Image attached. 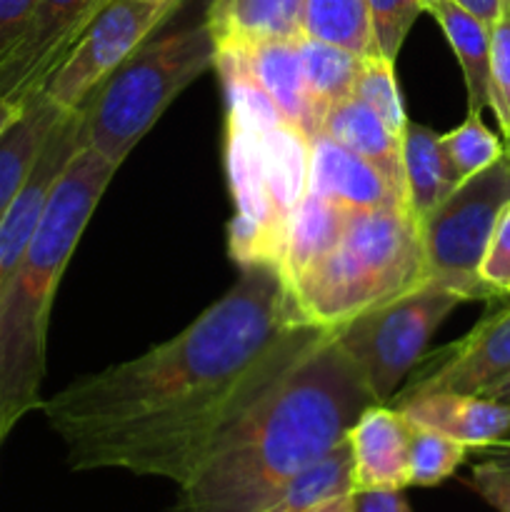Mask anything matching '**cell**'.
Here are the masks:
<instances>
[{
	"instance_id": "obj_7",
	"label": "cell",
	"mask_w": 510,
	"mask_h": 512,
	"mask_svg": "<svg viewBox=\"0 0 510 512\" xmlns=\"http://www.w3.org/2000/svg\"><path fill=\"white\" fill-rule=\"evenodd\" d=\"M460 303L465 298L458 290L428 278L335 328L333 338L353 360L375 403H390L425 358L435 330Z\"/></svg>"
},
{
	"instance_id": "obj_29",
	"label": "cell",
	"mask_w": 510,
	"mask_h": 512,
	"mask_svg": "<svg viewBox=\"0 0 510 512\" xmlns=\"http://www.w3.org/2000/svg\"><path fill=\"white\" fill-rule=\"evenodd\" d=\"M425 13V0H368L375 55L398 58L415 20Z\"/></svg>"
},
{
	"instance_id": "obj_42",
	"label": "cell",
	"mask_w": 510,
	"mask_h": 512,
	"mask_svg": "<svg viewBox=\"0 0 510 512\" xmlns=\"http://www.w3.org/2000/svg\"><path fill=\"white\" fill-rule=\"evenodd\" d=\"M505 155H508V160H510V145H505Z\"/></svg>"
},
{
	"instance_id": "obj_27",
	"label": "cell",
	"mask_w": 510,
	"mask_h": 512,
	"mask_svg": "<svg viewBox=\"0 0 510 512\" xmlns=\"http://www.w3.org/2000/svg\"><path fill=\"white\" fill-rule=\"evenodd\" d=\"M440 140H443V150L460 183L505 155V143L483 123L480 113L475 110H468L463 123L450 133L440 135Z\"/></svg>"
},
{
	"instance_id": "obj_13",
	"label": "cell",
	"mask_w": 510,
	"mask_h": 512,
	"mask_svg": "<svg viewBox=\"0 0 510 512\" xmlns=\"http://www.w3.org/2000/svg\"><path fill=\"white\" fill-rule=\"evenodd\" d=\"M80 150L78 138V113H63L58 123L50 130L28 180L18 198L13 200L10 210L0 223V308L10 293L15 273L20 268L25 250H28L30 238H33L38 220L43 215L45 200H48L50 188L55 185L58 175Z\"/></svg>"
},
{
	"instance_id": "obj_34",
	"label": "cell",
	"mask_w": 510,
	"mask_h": 512,
	"mask_svg": "<svg viewBox=\"0 0 510 512\" xmlns=\"http://www.w3.org/2000/svg\"><path fill=\"white\" fill-rule=\"evenodd\" d=\"M353 512H413L403 490H353Z\"/></svg>"
},
{
	"instance_id": "obj_22",
	"label": "cell",
	"mask_w": 510,
	"mask_h": 512,
	"mask_svg": "<svg viewBox=\"0 0 510 512\" xmlns=\"http://www.w3.org/2000/svg\"><path fill=\"white\" fill-rule=\"evenodd\" d=\"M63 110L55 108L43 93L25 103L18 123L0 138V223L13 200L23 190L50 130L58 123Z\"/></svg>"
},
{
	"instance_id": "obj_26",
	"label": "cell",
	"mask_w": 510,
	"mask_h": 512,
	"mask_svg": "<svg viewBox=\"0 0 510 512\" xmlns=\"http://www.w3.org/2000/svg\"><path fill=\"white\" fill-rule=\"evenodd\" d=\"M468 445L448 438L433 428L413 425L410 435V485L418 488H433L448 480L468 458Z\"/></svg>"
},
{
	"instance_id": "obj_36",
	"label": "cell",
	"mask_w": 510,
	"mask_h": 512,
	"mask_svg": "<svg viewBox=\"0 0 510 512\" xmlns=\"http://www.w3.org/2000/svg\"><path fill=\"white\" fill-rule=\"evenodd\" d=\"M23 110H25V103H18V100H10L5 98V95H0V138H3L15 123H18Z\"/></svg>"
},
{
	"instance_id": "obj_23",
	"label": "cell",
	"mask_w": 510,
	"mask_h": 512,
	"mask_svg": "<svg viewBox=\"0 0 510 512\" xmlns=\"http://www.w3.org/2000/svg\"><path fill=\"white\" fill-rule=\"evenodd\" d=\"M298 50L310 105H313L318 125H323L325 113L333 105L353 98L363 55H355L350 50L338 48V45L320 43L313 38H300Z\"/></svg>"
},
{
	"instance_id": "obj_4",
	"label": "cell",
	"mask_w": 510,
	"mask_h": 512,
	"mask_svg": "<svg viewBox=\"0 0 510 512\" xmlns=\"http://www.w3.org/2000/svg\"><path fill=\"white\" fill-rule=\"evenodd\" d=\"M228 88V173L235 218L230 255L245 265L278 268L288 220L308 193L310 143L290 128L270 100L240 75L223 73Z\"/></svg>"
},
{
	"instance_id": "obj_31",
	"label": "cell",
	"mask_w": 510,
	"mask_h": 512,
	"mask_svg": "<svg viewBox=\"0 0 510 512\" xmlns=\"http://www.w3.org/2000/svg\"><path fill=\"white\" fill-rule=\"evenodd\" d=\"M480 280L495 300L510 298V208L495 228L488 253L480 265Z\"/></svg>"
},
{
	"instance_id": "obj_43",
	"label": "cell",
	"mask_w": 510,
	"mask_h": 512,
	"mask_svg": "<svg viewBox=\"0 0 510 512\" xmlns=\"http://www.w3.org/2000/svg\"><path fill=\"white\" fill-rule=\"evenodd\" d=\"M428 3H433V0H425V8H428Z\"/></svg>"
},
{
	"instance_id": "obj_37",
	"label": "cell",
	"mask_w": 510,
	"mask_h": 512,
	"mask_svg": "<svg viewBox=\"0 0 510 512\" xmlns=\"http://www.w3.org/2000/svg\"><path fill=\"white\" fill-rule=\"evenodd\" d=\"M480 398H488L498 405H508L510 408V375H505L503 380H498L495 385H490L485 393H480Z\"/></svg>"
},
{
	"instance_id": "obj_18",
	"label": "cell",
	"mask_w": 510,
	"mask_h": 512,
	"mask_svg": "<svg viewBox=\"0 0 510 512\" xmlns=\"http://www.w3.org/2000/svg\"><path fill=\"white\" fill-rule=\"evenodd\" d=\"M350 215L353 210L320 198L310 190L300 198L285 228L283 253L278 260V270L288 288L295 280L303 278L313 265H318L325 255L333 253L348 228Z\"/></svg>"
},
{
	"instance_id": "obj_14",
	"label": "cell",
	"mask_w": 510,
	"mask_h": 512,
	"mask_svg": "<svg viewBox=\"0 0 510 512\" xmlns=\"http://www.w3.org/2000/svg\"><path fill=\"white\" fill-rule=\"evenodd\" d=\"M413 423L390 403H373L348 430L353 490H405L410 485Z\"/></svg>"
},
{
	"instance_id": "obj_6",
	"label": "cell",
	"mask_w": 510,
	"mask_h": 512,
	"mask_svg": "<svg viewBox=\"0 0 510 512\" xmlns=\"http://www.w3.org/2000/svg\"><path fill=\"white\" fill-rule=\"evenodd\" d=\"M213 65L215 40L205 20L148 38L75 110L80 148L120 168L168 105Z\"/></svg>"
},
{
	"instance_id": "obj_33",
	"label": "cell",
	"mask_w": 510,
	"mask_h": 512,
	"mask_svg": "<svg viewBox=\"0 0 510 512\" xmlns=\"http://www.w3.org/2000/svg\"><path fill=\"white\" fill-rule=\"evenodd\" d=\"M40 0H0V55L23 33Z\"/></svg>"
},
{
	"instance_id": "obj_1",
	"label": "cell",
	"mask_w": 510,
	"mask_h": 512,
	"mask_svg": "<svg viewBox=\"0 0 510 512\" xmlns=\"http://www.w3.org/2000/svg\"><path fill=\"white\" fill-rule=\"evenodd\" d=\"M333 330L308 323L275 265L148 353L73 380L40 410L73 470H128L180 488Z\"/></svg>"
},
{
	"instance_id": "obj_28",
	"label": "cell",
	"mask_w": 510,
	"mask_h": 512,
	"mask_svg": "<svg viewBox=\"0 0 510 512\" xmlns=\"http://www.w3.org/2000/svg\"><path fill=\"white\" fill-rule=\"evenodd\" d=\"M353 98L368 105L393 133L403 135L408 125L403 98H400L398 80H395V63L383 55H365L360 65V75L355 80Z\"/></svg>"
},
{
	"instance_id": "obj_17",
	"label": "cell",
	"mask_w": 510,
	"mask_h": 512,
	"mask_svg": "<svg viewBox=\"0 0 510 512\" xmlns=\"http://www.w3.org/2000/svg\"><path fill=\"white\" fill-rule=\"evenodd\" d=\"M305 0H213L205 15L215 50L300 40Z\"/></svg>"
},
{
	"instance_id": "obj_8",
	"label": "cell",
	"mask_w": 510,
	"mask_h": 512,
	"mask_svg": "<svg viewBox=\"0 0 510 512\" xmlns=\"http://www.w3.org/2000/svg\"><path fill=\"white\" fill-rule=\"evenodd\" d=\"M508 208L510 160L503 155L455 185L453 193L420 220L428 278L458 290L465 300H495L480 280V265Z\"/></svg>"
},
{
	"instance_id": "obj_20",
	"label": "cell",
	"mask_w": 510,
	"mask_h": 512,
	"mask_svg": "<svg viewBox=\"0 0 510 512\" xmlns=\"http://www.w3.org/2000/svg\"><path fill=\"white\" fill-rule=\"evenodd\" d=\"M403 175L408 205L418 223L433 213L460 183L443 150L440 133L410 120L403 130Z\"/></svg>"
},
{
	"instance_id": "obj_21",
	"label": "cell",
	"mask_w": 510,
	"mask_h": 512,
	"mask_svg": "<svg viewBox=\"0 0 510 512\" xmlns=\"http://www.w3.org/2000/svg\"><path fill=\"white\" fill-rule=\"evenodd\" d=\"M425 13L433 15L458 58L465 90H468V110L483 113V108H488L490 28L493 25L480 20L455 0H433Z\"/></svg>"
},
{
	"instance_id": "obj_3",
	"label": "cell",
	"mask_w": 510,
	"mask_h": 512,
	"mask_svg": "<svg viewBox=\"0 0 510 512\" xmlns=\"http://www.w3.org/2000/svg\"><path fill=\"white\" fill-rule=\"evenodd\" d=\"M118 165L80 148L45 200L28 250L0 308V448L15 425L40 408L55 290Z\"/></svg>"
},
{
	"instance_id": "obj_19",
	"label": "cell",
	"mask_w": 510,
	"mask_h": 512,
	"mask_svg": "<svg viewBox=\"0 0 510 512\" xmlns=\"http://www.w3.org/2000/svg\"><path fill=\"white\" fill-rule=\"evenodd\" d=\"M318 135L335 140L338 145L348 148L350 153L373 163L400 190H405L403 135L393 133L368 105H363L355 98L333 105L325 113Z\"/></svg>"
},
{
	"instance_id": "obj_11",
	"label": "cell",
	"mask_w": 510,
	"mask_h": 512,
	"mask_svg": "<svg viewBox=\"0 0 510 512\" xmlns=\"http://www.w3.org/2000/svg\"><path fill=\"white\" fill-rule=\"evenodd\" d=\"M423 360V368L415 370L390 405L435 393H485L490 385L510 375V305L485 315L463 340L445 345Z\"/></svg>"
},
{
	"instance_id": "obj_40",
	"label": "cell",
	"mask_w": 510,
	"mask_h": 512,
	"mask_svg": "<svg viewBox=\"0 0 510 512\" xmlns=\"http://www.w3.org/2000/svg\"><path fill=\"white\" fill-rule=\"evenodd\" d=\"M500 15H510V0H500Z\"/></svg>"
},
{
	"instance_id": "obj_35",
	"label": "cell",
	"mask_w": 510,
	"mask_h": 512,
	"mask_svg": "<svg viewBox=\"0 0 510 512\" xmlns=\"http://www.w3.org/2000/svg\"><path fill=\"white\" fill-rule=\"evenodd\" d=\"M455 3L463 5L465 10L478 15L488 25H493L500 18V0H455Z\"/></svg>"
},
{
	"instance_id": "obj_9",
	"label": "cell",
	"mask_w": 510,
	"mask_h": 512,
	"mask_svg": "<svg viewBox=\"0 0 510 512\" xmlns=\"http://www.w3.org/2000/svg\"><path fill=\"white\" fill-rule=\"evenodd\" d=\"M175 10V3L110 0L90 28L80 35L65 63L55 70L43 88V95L63 113H75L85 98Z\"/></svg>"
},
{
	"instance_id": "obj_41",
	"label": "cell",
	"mask_w": 510,
	"mask_h": 512,
	"mask_svg": "<svg viewBox=\"0 0 510 512\" xmlns=\"http://www.w3.org/2000/svg\"><path fill=\"white\" fill-rule=\"evenodd\" d=\"M150 3H175V5H180L183 0H150Z\"/></svg>"
},
{
	"instance_id": "obj_30",
	"label": "cell",
	"mask_w": 510,
	"mask_h": 512,
	"mask_svg": "<svg viewBox=\"0 0 510 512\" xmlns=\"http://www.w3.org/2000/svg\"><path fill=\"white\" fill-rule=\"evenodd\" d=\"M488 108L498 118L503 143L510 145V15H500L490 28Z\"/></svg>"
},
{
	"instance_id": "obj_10",
	"label": "cell",
	"mask_w": 510,
	"mask_h": 512,
	"mask_svg": "<svg viewBox=\"0 0 510 512\" xmlns=\"http://www.w3.org/2000/svg\"><path fill=\"white\" fill-rule=\"evenodd\" d=\"M110 0H40L23 33L0 55V95L28 103L43 93L80 35Z\"/></svg>"
},
{
	"instance_id": "obj_25",
	"label": "cell",
	"mask_w": 510,
	"mask_h": 512,
	"mask_svg": "<svg viewBox=\"0 0 510 512\" xmlns=\"http://www.w3.org/2000/svg\"><path fill=\"white\" fill-rule=\"evenodd\" d=\"M303 33L363 58L375 55L368 0H305Z\"/></svg>"
},
{
	"instance_id": "obj_32",
	"label": "cell",
	"mask_w": 510,
	"mask_h": 512,
	"mask_svg": "<svg viewBox=\"0 0 510 512\" xmlns=\"http://www.w3.org/2000/svg\"><path fill=\"white\" fill-rule=\"evenodd\" d=\"M470 485L475 493L498 512H510V470L495 458L473 465Z\"/></svg>"
},
{
	"instance_id": "obj_39",
	"label": "cell",
	"mask_w": 510,
	"mask_h": 512,
	"mask_svg": "<svg viewBox=\"0 0 510 512\" xmlns=\"http://www.w3.org/2000/svg\"><path fill=\"white\" fill-rule=\"evenodd\" d=\"M498 463H503L505 468L510 470V445H503V448H495V455H493Z\"/></svg>"
},
{
	"instance_id": "obj_12",
	"label": "cell",
	"mask_w": 510,
	"mask_h": 512,
	"mask_svg": "<svg viewBox=\"0 0 510 512\" xmlns=\"http://www.w3.org/2000/svg\"><path fill=\"white\" fill-rule=\"evenodd\" d=\"M215 68L220 75H240L253 83L270 100L280 118L298 130L305 140L320 133L318 118L310 105L300 65L298 40H270V43L240 45L215 50Z\"/></svg>"
},
{
	"instance_id": "obj_24",
	"label": "cell",
	"mask_w": 510,
	"mask_h": 512,
	"mask_svg": "<svg viewBox=\"0 0 510 512\" xmlns=\"http://www.w3.org/2000/svg\"><path fill=\"white\" fill-rule=\"evenodd\" d=\"M353 493V460L348 435L328 455L295 475L260 512H313L328 500Z\"/></svg>"
},
{
	"instance_id": "obj_2",
	"label": "cell",
	"mask_w": 510,
	"mask_h": 512,
	"mask_svg": "<svg viewBox=\"0 0 510 512\" xmlns=\"http://www.w3.org/2000/svg\"><path fill=\"white\" fill-rule=\"evenodd\" d=\"M373 403L330 333L180 485L168 512H260L295 475L343 443Z\"/></svg>"
},
{
	"instance_id": "obj_15",
	"label": "cell",
	"mask_w": 510,
	"mask_h": 512,
	"mask_svg": "<svg viewBox=\"0 0 510 512\" xmlns=\"http://www.w3.org/2000/svg\"><path fill=\"white\" fill-rule=\"evenodd\" d=\"M308 190L353 210V213L410 208L405 190H400L383 170L325 135H315L310 140Z\"/></svg>"
},
{
	"instance_id": "obj_5",
	"label": "cell",
	"mask_w": 510,
	"mask_h": 512,
	"mask_svg": "<svg viewBox=\"0 0 510 512\" xmlns=\"http://www.w3.org/2000/svg\"><path fill=\"white\" fill-rule=\"evenodd\" d=\"M428 280L420 223L410 208L360 210L330 255L290 285L308 323L335 330Z\"/></svg>"
},
{
	"instance_id": "obj_16",
	"label": "cell",
	"mask_w": 510,
	"mask_h": 512,
	"mask_svg": "<svg viewBox=\"0 0 510 512\" xmlns=\"http://www.w3.org/2000/svg\"><path fill=\"white\" fill-rule=\"evenodd\" d=\"M413 425L433 428L470 450L510 445V408L480 395L435 393L395 405Z\"/></svg>"
},
{
	"instance_id": "obj_38",
	"label": "cell",
	"mask_w": 510,
	"mask_h": 512,
	"mask_svg": "<svg viewBox=\"0 0 510 512\" xmlns=\"http://www.w3.org/2000/svg\"><path fill=\"white\" fill-rule=\"evenodd\" d=\"M313 512H353V505H350V493L340 495V498L328 500V503H323L320 508H315Z\"/></svg>"
}]
</instances>
